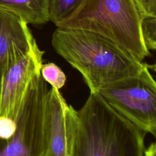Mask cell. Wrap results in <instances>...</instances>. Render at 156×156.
Returning <instances> with one entry per match:
<instances>
[{"instance_id":"obj_1","label":"cell","mask_w":156,"mask_h":156,"mask_svg":"<svg viewBox=\"0 0 156 156\" xmlns=\"http://www.w3.org/2000/svg\"><path fill=\"white\" fill-rule=\"evenodd\" d=\"M147 133L112 108L98 92L73 108L68 156H144Z\"/></svg>"},{"instance_id":"obj_2","label":"cell","mask_w":156,"mask_h":156,"mask_svg":"<svg viewBox=\"0 0 156 156\" xmlns=\"http://www.w3.org/2000/svg\"><path fill=\"white\" fill-rule=\"evenodd\" d=\"M51 44L57 54L81 74L90 93L138 75L149 65L110 40L85 30L57 27Z\"/></svg>"},{"instance_id":"obj_3","label":"cell","mask_w":156,"mask_h":156,"mask_svg":"<svg viewBox=\"0 0 156 156\" xmlns=\"http://www.w3.org/2000/svg\"><path fill=\"white\" fill-rule=\"evenodd\" d=\"M141 23L133 0H82L73 13L55 26L99 34L143 62L151 52L145 46Z\"/></svg>"},{"instance_id":"obj_4","label":"cell","mask_w":156,"mask_h":156,"mask_svg":"<svg viewBox=\"0 0 156 156\" xmlns=\"http://www.w3.org/2000/svg\"><path fill=\"white\" fill-rule=\"evenodd\" d=\"M48 91L40 72L31 80L15 119L0 116V156H46Z\"/></svg>"},{"instance_id":"obj_5","label":"cell","mask_w":156,"mask_h":156,"mask_svg":"<svg viewBox=\"0 0 156 156\" xmlns=\"http://www.w3.org/2000/svg\"><path fill=\"white\" fill-rule=\"evenodd\" d=\"M149 65L139 74L109 83L98 93L117 112L146 133L156 135V83Z\"/></svg>"},{"instance_id":"obj_6","label":"cell","mask_w":156,"mask_h":156,"mask_svg":"<svg viewBox=\"0 0 156 156\" xmlns=\"http://www.w3.org/2000/svg\"><path fill=\"white\" fill-rule=\"evenodd\" d=\"M44 53L35 40L27 54L8 69L1 87L0 116L15 119L31 80L40 72Z\"/></svg>"},{"instance_id":"obj_7","label":"cell","mask_w":156,"mask_h":156,"mask_svg":"<svg viewBox=\"0 0 156 156\" xmlns=\"http://www.w3.org/2000/svg\"><path fill=\"white\" fill-rule=\"evenodd\" d=\"M35 41L28 24L0 7V94L5 73L27 54Z\"/></svg>"},{"instance_id":"obj_8","label":"cell","mask_w":156,"mask_h":156,"mask_svg":"<svg viewBox=\"0 0 156 156\" xmlns=\"http://www.w3.org/2000/svg\"><path fill=\"white\" fill-rule=\"evenodd\" d=\"M71 108L58 90L53 87L49 89L47 97L49 134L46 156L66 155Z\"/></svg>"},{"instance_id":"obj_9","label":"cell","mask_w":156,"mask_h":156,"mask_svg":"<svg viewBox=\"0 0 156 156\" xmlns=\"http://www.w3.org/2000/svg\"><path fill=\"white\" fill-rule=\"evenodd\" d=\"M49 4L50 0H0V7L34 26L50 21Z\"/></svg>"},{"instance_id":"obj_10","label":"cell","mask_w":156,"mask_h":156,"mask_svg":"<svg viewBox=\"0 0 156 156\" xmlns=\"http://www.w3.org/2000/svg\"><path fill=\"white\" fill-rule=\"evenodd\" d=\"M82 0H50L49 19L55 25L68 17Z\"/></svg>"},{"instance_id":"obj_11","label":"cell","mask_w":156,"mask_h":156,"mask_svg":"<svg viewBox=\"0 0 156 156\" xmlns=\"http://www.w3.org/2000/svg\"><path fill=\"white\" fill-rule=\"evenodd\" d=\"M40 74L46 83H49L51 87L57 90L62 88L65 84L66 77L64 72L53 62L43 63L40 68Z\"/></svg>"},{"instance_id":"obj_12","label":"cell","mask_w":156,"mask_h":156,"mask_svg":"<svg viewBox=\"0 0 156 156\" xmlns=\"http://www.w3.org/2000/svg\"><path fill=\"white\" fill-rule=\"evenodd\" d=\"M141 27L145 46L149 51H155L156 49V17L141 18Z\"/></svg>"},{"instance_id":"obj_13","label":"cell","mask_w":156,"mask_h":156,"mask_svg":"<svg viewBox=\"0 0 156 156\" xmlns=\"http://www.w3.org/2000/svg\"><path fill=\"white\" fill-rule=\"evenodd\" d=\"M141 18L156 17V0H133Z\"/></svg>"},{"instance_id":"obj_14","label":"cell","mask_w":156,"mask_h":156,"mask_svg":"<svg viewBox=\"0 0 156 156\" xmlns=\"http://www.w3.org/2000/svg\"><path fill=\"white\" fill-rule=\"evenodd\" d=\"M144 156H156V144L155 142L151 143L146 147Z\"/></svg>"},{"instance_id":"obj_15","label":"cell","mask_w":156,"mask_h":156,"mask_svg":"<svg viewBox=\"0 0 156 156\" xmlns=\"http://www.w3.org/2000/svg\"><path fill=\"white\" fill-rule=\"evenodd\" d=\"M65 156H68V151H67V152H66V155Z\"/></svg>"}]
</instances>
